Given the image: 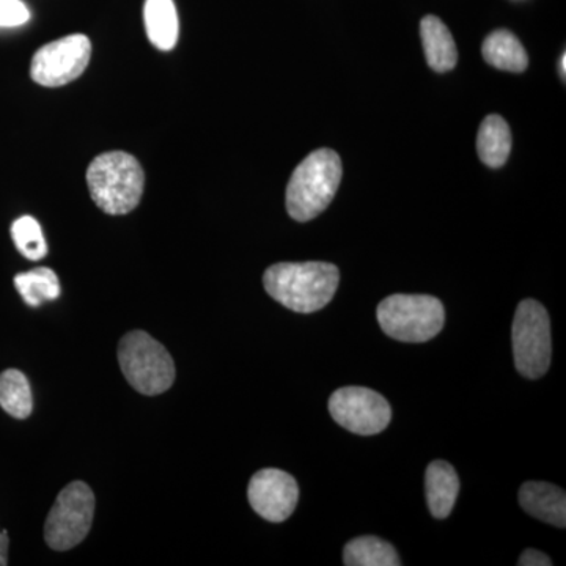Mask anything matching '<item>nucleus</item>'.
<instances>
[{"label":"nucleus","instance_id":"obj_1","mask_svg":"<svg viewBox=\"0 0 566 566\" xmlns=\"http://www.w3.org/2000/svg\"><path fill=\"white\" fill-rule=\"evenodd\" d=\"M340 282L335 264L277 263L268 268L263 285L273 300L297 314H314L333 301Z\"/></svg>","mask_w":566,"mask_h":566},{"label":"nucleus","instance_id":"obj_2","mask_svg":"<svg viewBox=\"0 0 566 566\" xmlns=\"http://www.w3.org/2000/svg\"><path fill=\"white\" fill-rule=\"evenodd\" d=\"M87 185L99 210L111 216H123L139 205L145 174L140 163L129 153H103L88 166Z\"/></svg>","mask_w":566,"mask_h":566},{"label":"nucleus","instance_id":"obj_3","mask_svg":"<svg viewBox=\"0 0 566 566\" xmlns=\"http://www.w3.org/2000/svg\"><path fill=\"white\" fill-rule=\"evenodd\" d=\"M342 159L329 148L311 153L294 169L286 186V211L294 221L307 222L322 214L340 186Z\"/></svg>","mask_w":566,"mask_h":566},{"label":"nucleus","instance_id":"obj_4","mask_svg":"<svg viewBox=\"0 0 566 566\" xmlns=\"http://www.w3.org/2000/svg\"><path fill=\"white\" fill-rule=\"evenodd\" d=\"M118 364L126 381L142 395H159L174 386L175 363L166 346L145 331H133L118 344Z\"/></svg>","mask_w":566,"mask_h":566},{"label":"nucleus","instance_id":"obj_5","mask_svg":"<svg viewBox=\"0 0 566 566\" xmlns=\"http://www.w3.org/2000/svg\"><path fill=\"white\" fill-rule=\"evenodd\" d=\"M385 334L406 344H422L441 333L446 323L444 305L428 294H392L376 311Z\"/></svg>","mask_w":566,"mask_h":566},{"label":"nucleus","instance_id":"obj_6","mask_svg":"<svg viewBox=\"0 0 566 566\" xmlns=\"http://www.w3.org/2000/svg\"><path fill=\"white\" fill-rule=\"evenodd\" d=\"M95 516V495L87 483L71 482L57 495L44 524V539L54 551H70L87 538Z\"/></svg>","mask_w":566,"mask_h":566},{"label":"nucleus","instance_id":"obj_7","mask_svg":"<svg viewBox=\"0 0 566 566\" xmlns=\"http://www.w3.org/2000/svg\"><path fill=\"white\" fill-rule=\"evenodd\" d=\"M513 356L517 371L528 379H538L551 365V322L538 301L526 300L517 305L512 329Z\"/></svg>","mask_w":566,"mask_h":566},{"label":"nucleus","instance_id":"obj_8","mask_svg":"<svg viewBox=\"0 0 566 566\" xmlns=\"http://www.w3.org/2000/svg\"><path fill=\"white\" fill-rule=\"evenodd\" d=\"M91 57V40L82 33L51 41L33 55L32 80L43 87H62L84 73Z\"/></svg>","mask_w":566,"mask_h":566},{"label":"nucleus","instance_id":"obj_9","mask_svg":"<svg viewBox=\"0 0 566 566\" xmlns=\"http://www.w3.org/2000/svg\"><path fill=\"white\" fill-rule=\"evenodd\" d=\"M329 412L340 427L360 436L381 433L392 419V409L386 398L367 387L335 390L329 398Z\"/></svg>","mask_w":566,"mask_h":566},{"label":"nucleus","instance_id":"obj_10","mask_svg":"<svg viewBox=\"0 0 566 566\" xmlns=\"http://www.w3.org/2000/svg\"><path fill=\"white\" fill-rule=\"evenodd\" d=\"M248 497L256 515L270 523H283L296 509L300 488L281 469H262L249 482Z\"/></svg>","mask_w":566,"mask_h":566},{"label":"nucleus","instance_id":"obj_11","mask_svg":"<svg viewBox=\"0 0 566 566\" xmlns=\"http://www.w3.org/2000/svg\"><path fill=\"white\" fill-rule=\"evenodd\" d=\"M520 504L528 515L565 528L566 526V495L560 488L546 482H527L521 486Z\"/></svg>","mask_w":566,"mask_h":566},{"label":"nucleus","instance_id":"obj_12","mask_svg":"<svg viewBox=\"0 0 566 566\" xmlns=\"http://www.w3.org/2000/svg\"><path fill=\"white\" fill-rule=\"evenodd\" d=\"M428 509L436 520H446L455 506L460 493V479L452 464L433 461L424 475Z\"/></svg>","mask_w":566,"mask_h":566},{"label":"nucleus","instance_id":"obj_13","mask_svg":"<svg viewBox=\"0 0 566 566\" xmlns=\"http://www.w3.org/2000/svg\"><path fill=\"white\" fill-rule=\"evenodd\" d=\"M424 57L436 73H446L455 69L458 51L455 40L444 22L433 14H428L420 21Z\"/></svg>","mask_w":566,"mask_h":566},{"label":"nucleus","instance_id":"obj_14","mask_svg":"<svg viewBox=\"0 0 566 566\" xmlns=\"http://www.w3.org/2000/svg\"><path fill=\"white\" fill-rule=\"evenodd\" d=\"M144 21L153 46L164 52L172 51L180 32L174 0H145Z\"/></svg>","mask_w":566,"mask_h":566},{"label":"nucleus","instance_id":"obj_15","mask_svg":"<svg viewBox=\"0 0 566 566\" xmlns=\"http://www.w3.org/2000/svg\"><path fill=\"white\" fill-rule=\"evenodd\" d=\"M480 159L491 169L504 166L512 151V132L501 115H488L476 136Z\"/></svg>","mask_w":566,"mask_h":566},{"label":"nucleus","instance_id":"obj_16","mask_svg":"<svg viewBox=\"0 0 566 566\" xmlns=\"http://www.w3.org/2000/svg\"><path fill=\"white\" fill-rule=\"evenodd\" d=\"M483 59L494 69L523 73L527 70L528 57L523 43L512 32L495 31L483 41Z\"/></svg>","mask_w":566,"mask_h":566},{"label":"nucleus","instance_id":"obj_17","mask_svg":"<svg viewBox=\"0 0 566 566\" xmlns=\"http://www.w3.org/2000/svg\"><path fill=\"white\" fill-rule=\"evenodd\" d=\"M0 408L18 420L29 419L33 411V397L28 376L17 368L0 374Z\"/></svg>","mask_w":566,"mask_h":566},{"label":"nucleus","instance_id":"obj_18","mask_svg":"<svg viewBox=\"0 0 566 566\" xmlns=\"http://www.w3.org/2000/svg\"><path fill=\"white\" fill-rule=\"evenodd\" d=\"M346 566H400L397 551L378 536L354 538L344 551Z\"/></svg>","mask_w":566,"mask_h":566},{"label":"nucleus","instance_id":"obj_19","mask_svg":"<svg viewBox=\"0 0 566 566\" xmlns=\"http://www.w3.org/2000/svg\"><path fill=\"white\" fill-rule=\"evenodd\" d=\"M14 286L22 300L31 307H40L48 301H55L61 296V281L51 268L41 266L14 277Z\"/></svg>","mask_w":566,"mask_h":566},{"label":"nucleus","instance_id":"obj_20","mask_svg":"<svg viewBox=\"0 0 566 566\" xmlns=\"http://www.w3.org/2000/svg\"><path fill=\"white\" fill-rule=\"evenodd\" d=\"M11 238L22 256L32 262H39L48 255V243L43 230L32 216H22L11 223Z\"/></svg>","mask_w":566,"mask_h":566},{"label":"nucleus","instance_id":"obj_21","mask_svg":"<svg viewBox=\"0 0 566 566\" xmlns=\"http://www.w3.org/2000/svg\"><path fill=\"white\" fill-rule=\"evenodd\" d=\"M31 20V11L21 0H0V28H20Z\"/></svg>","mask_w":566,"mask_h":566},{"label":"nucleus","instance_id":"obj_22","mask_svg":"<svg viewBox=\"0 0 566 566\" xmlns=\"http://www.w3.org/2000/svg\"><path fill=\"white\" fill-rule=\"evenodd\" d=\"M520 566H551L553 562L546 556V554L539 553L536 549L524 551L523 556L517 562Z\"/></svg>","mask_w":566,"mask_h":566},{"label":"nucleus","instance_id":"obj_23","mask_svg":"<svg viewBox=\"0 0 566 566\" xmlns=\"http://www.w3.org/2000/svg\"><path fill=\"white\" fill-rule=\"evenodd\" d=\"M9 532H0V566L9 564Z\"/></svg>","mask_w":566,"mask_h":566},{"label":"nucleus","instance_id":"obj_24","mask_svg":"<svg viewBox=\"0 0 566 566\" xmlns=\"http://www.w3.org/2000/svg\"><path fill=\"white\" fill-rule=\"evenodd\" d=\"M565 61H566V55H562V62H560V71H562V76L565 77V73H566V69H565Z\"/></svg>","mask_w":566,"mask_h":566}]
</instances>
